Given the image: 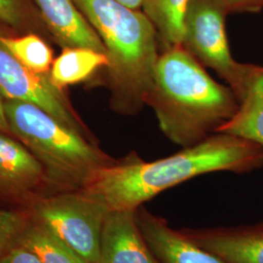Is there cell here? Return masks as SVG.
Masks as SVG:
<instances>
[{"instance_id": "cell-1", "label": "cell", "mask_w": 263, "mask_h": 263, "mask_svg": "<svg viewBox=\"0 0 263 263\" xmlns=\"http://www.w3.org/2000/svg\"><path fill=\"white\" fill-rule=\"evenodd\" d=\"M263 167V146L216 133L169 157L144 161L133 152L99 170L82 188L109 211H136L161 192L216 172L246 174Z\"/></svg>"}, {"instance_id": "cell-2", "label": "cell", "mask_w": 263, "mask_h": 263, "mask_svg": "<svg viewBox=\"0 0 263 263\" xmlns=\"http://www.w3.org/2000/svg\"><path fill=\"white\" fill-rule=\"evenodd\" d=\"M145 105L170 141L188 147L216 134L235 115L239 101L179 44L160 53Z\"/></svg>"}, {"instance_id": "cell-3", "label": "cell", "mask_w": 263, "mask_h": 263, "mask_svg": "<svg viewBox=\"0 0 263 263\" xmlns=\"http://www.w3.org/2000/svg\"><path fill=\"white\" fill-rule=\"evenodd\" d=\"M104 43L108 64L104 68L114 112L134 116L145 106L159 58V39L141 10L117 0H73Z\"/></svg>"}, {"instance_id": "cell-4", "label": "cell", "mask_w": 263, "mask_h": 263, "mask_svg": "<svg viewBox=\"0 0 263 263\" xmlns=\"http://www.w3.org/2000/svg\"><path fill=\"white\" fill-rule=\"evenodd\" d=\"M10 134L42 164L46 180L62 191L79 190L116 159L95 140L58 121L34 104L4 100Z\"/></svg>"}, {"instance_id": "cell-5", "label": "cell", "mask_w": 263, "mask_h": 263, "mask_svg": "<svg viewBox=\"0 0 263 263\" xmlns=\"http://www.w3.org/2000/svg\"><path fill=\"white\" fill-rule=\"evenodd\" d=\"M226 17L216 0H189L181 45L202 66L212 68L227 82L240 102L253 65L238 63L231 55L226 34Z\"/></svg>"}, {"instance_id": "cell-6", "label": "cell", "mask_w": 263, "mask_h": 263, "mask_svg": "<svg viewBox=\"0 0 263 263\" xmlns=\"http://www.w3.org/2000/svg\"><path fill=\"white\" fill-rule=\"evenodd\" d=\"M109 209L83 189L62 191L37 201L36 222L89 263H100L101 236Z\"/></svg>"}, {"instance_id": "cell-7", "label": "cell", "mask_w": 263, "mask_h": 263, "mask_svg": "<svg viewBox=\"0 0 263 263\" xmlns=\"http://www.w3.org/2000/svg\"><path fill=\"white\" fill-rule=\"evenodd\" d=\"M0 90L4 99L34 104L71 129L93 136L64 90L53 84L49 76L36 73L21 64L1 44Z\"/></svg>"}, {"instance_id": "cell-8", "label": "cell", "mask_w": 263, "mask_h": 263, "mask_svg": "<svg viewBox=\"0 0 263 263\" xmlns=\"http://www.w3.org/2000/svg\"><path fill=\"white\" fill-rule=\"evenodd\" d=\"M141 234L161 263H226L189 238L183 230L171 228L167 221L144 208L136 210Z\"/></svg>"}, {"instance_id": "cell-9", "label": "cell", "mask_w": 263, "mask_h": 263, "mask_svg": "<svg viewBox=\"0 0 263 263\" xmlns=\"http://www.w3.org/2000/svg\"><path fill=\"white\" fill-rule=\"evenodd\" d=\"M100 263H161L138 226L136 211H110L100 244Z\"/></svg>"}, {"instance_id": "cell-10", "label": "cell", "mask_w": 263, "mask_h": 263, "mask_svg": "<svg viewBox=\"0 0 263 263\" xmlns=\"http://www.w3.org/2000/svg\"><path fill=\"white\" fill-rule=\"evenodd\" d=\"M183 232L226 263H263V221L254 226Z\"/></svg>"}, {"instance_id": "cell-11", "label": "cell", "mask_w": 263, "mask_h": 263, "mask_svg": "<svg viewBox=\"0 0 263 263\" xmlns=\"http://www.w3.org/2000/svg\"><path fill=\"white\" fill-rule=\"evenodd\" d=\"M48 31L60 47H82L105 54V48L93 27L73 0H33Z\"/></svg>"}, {"instance_id": "cell-12", "label": "cell", "mask_w": 263, "mask_h": 263, "mask_svg": "<svg viewBox=\"0 0 263 263\" xmlns=\"http://www.w3.org/2000/svg\"><path fill=\"white\" fill-rule=\"evenodd\" d=\"M47 182L37 158L19 140L0 131V191L24 194Z\"/></svg>"}, {"instance_id": "cell-13", "label": "cell", "mask_w": 263, "mask_h": 263, "mask_svg": "<svg viewBox=\"0 0 263 263\" xmlns=\"http://www.w3.org/2000/svg\"><path fill=\"white\" fill-rule=\"evenodd\" d=\"M217 133L240 137L263 146V66L253 65L237 112Z\"/></svg>"}, {"instance_id": "cell-14", "label": "cell", "mask_w": 263, "mask_h": 263, "mask_svg": "<svg viewBox=\"0 0 263 263\" xmlns=\"http://www.w3.org/2000/svg\"><path fill=\"white\" fill-rule=\"evenodd\" d=\"M107 64V57L102 52L88 48H63L54 59L49 77L53 84L64 90L67 86L89 80Z\"/></svg>"}, {"instance_id": "cell-15", "label": "cell", "mask_w": 263, "mask_h": 263, "mask_svg": "<svg viewBox=\"0 0 263 263\" xmlns=\"http://www.w3.org/2000/svg\"><path fill=\"white\" fill-rule=\"evenodd\" d=\"M189 0H145L141 11L151 20L163 48L181 44Z\"/></svg>"}, {"instance_id": "cell-16", "label": "cell", "mask_w": 263, "mask_h": 263, "mask_svg": "<svg viewBox=\"0 0 263 263\" xmlns=\"http://www.w3.org/2000/svg\"><path fill=\"white\" fill-rule=\"evenodd\" d=\"M0 44L32 71L49 76L54 62L53 50L43 36L34 32L12 35L0 31Z\"/></svg>"}, {"instance_id": "cell-17", "label": "cell", "mask_w": 263, "mask_h": 263, "mask_svg": "<svg viewBox=\"0 0 263 263\" xmlns=\"http://www.w3.org/2000/svg\"><path fill=\"white\" fill-rule=\"evenodd\" d=\"M18 240L37 254L42 263H89L37 222L25 228Z\"/></svg>"}, {"instance_id": "cell-18", "label": "cell", "mask_w": 263, "mask_h": 263, "mask_svg": "<svg viewBox=\"0 0 263 263\" xmlns=\"http://www.w3.org/2000/svg\"><path fill=\"white\" fill-rule=\"evenodd\" d=\"M0 26L16 34L34 32L53 40L33 0H0Z\"/></svg>"}, {"instance_id": "cell-19", "label": "cell", "mask_w": 263, "mask_h": 263, "mask_svg": "<svg viewBox=\"0 0 263 263\" xmlns=\"http://www.w3.org/2000/svg\"><path fill=\"white\" fill-rule=\"evenodd\" d=\"M25 229V220L16 212L0 208V256L19 239Z\"/></svg>"}, {"instance_id": "cell-20", "label": "cell", "mask_w": 263, "mask_h": 263, "mask_svg": "<svg viewBox=\"0 0 263 263\" xmlns=\"http://www.w3.org/2000/svg\"><path fill=\"white\" fill-rule=\"evenodd\" d=\"M226 15L259 13L263 11V0H216Z\"/></svg>"}, {"instance_id": "cell-21", "label": "cell", "mask_w": 263, "mask_h": 263, "mask_svg": "<svg viewBox=\"0 0 263 263\" xmlns=\"http://www.w3.org/2000/svg\"><path fill=\"white\" fill-rule=\"evenodd\" d=\"M0 263H42L37 254L24 245L12 246L0 256Z\"/></svg>"}, {"instance_id": "cell-22", "label": "cell", "mask_w": 263, "mask_h": 263, "mask_svg": "<svg viewBox=\"0 0 263 263\" xmlns=\"http://www.w3.org/2000/svg\"><path fill=\"white\" fill-rule=\"evenodd\" d=\"M4 100L5 99L0 90V131L10 134L9 125H8V121L5 114V108H4Z\"/></svg>"}, {"instance_id": "cell-23", "label": "cell", "mask_w": 263, "mask_h": 263, "mask_svg": "<svg viewBox=\"0 0 263 263\" xmlns=\"http://www.w3.org/2000/svg\"><path fill=\"white\" fill-rule=\"evenodd\" d=\"M117 1L132 9L141 10L145 0H117Z\"/></svg>"}]
</instances>
